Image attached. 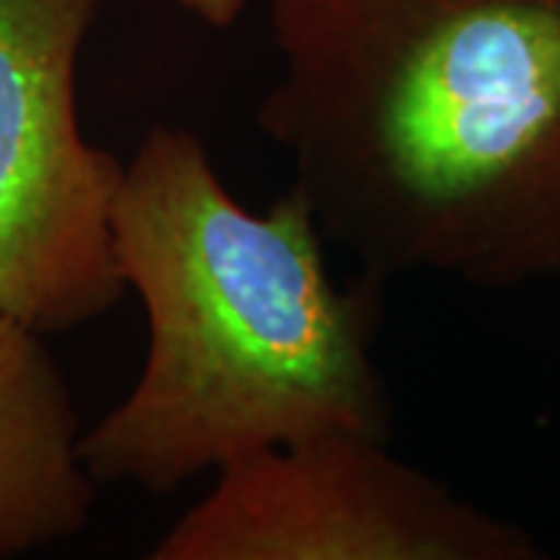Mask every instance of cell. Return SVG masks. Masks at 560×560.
Returning <instances> with one entry per match:
<instances>
[{"mask_svg": "<svg viewBox=\"0 0 560 560\" xmlns=\"http://www.w3.org/2000/svg\"><path fill=\"white\" fill-rule=\"evenodd\" d=\"M261 135L368 278H560V0H268Z\"/></svg>", "mask_w": 560, "mask_h": 560, "instance_id": "obj_1", "label": "cell"}, {"mask_svg": "<svg viewBox=\"0 0 560 560\" xmlns=\"http://www.w3.org/2000/svg\"><path fill=\"white\" fill-rule=\"evenodd\" d=\"M113 237L150 342L128 396L81 433L97 486L168 495L320 433L389 436L371 352L381 280L334 283L318 221L293 187L256 212L194 131L156 125L125 162Z\"/></svg>", "mask_w": 560, "mask_h": 560, "instance_id": "obj_2", "label": "cell"}, {"mask_svg": "<svg viewBox=\"0 0 560 560\" xmlns=\"http://www.w3.org/2000/svg\"><path fill=\"white\" fill-rule=\"evenodd\" d=\"M103 0H0V315L35 334L103 318L128 293L113 206L121 165L75 109Z\"/></svg>", "mask_w": 560, "mask_h": 560, "instance_id": "obj_3", "label": "cell"}, {"mask_svg": "<svg viewBox=\"0 0 560 560\" xmlns=\"http://www.w3.org/2000/svg\"><path fill=\"white\" fill-rule=\"evenodd\" d=\"M517 523L396 458L386 440L320 433L215 474L153 560H539Z\"/></svg>", "mask_w": 560, "mask_h": 560, "instance_id": "obj_4", "label": "cell"}, {"mask_svg": "<svg viewBox=\"0 0 560 560\" xmlns=\"http://www.w3.org/2000/svg\"><path fill=\"white\" fill-rule=\"evenodd\" d=\"M81 420L40 334L0 315V560L81 533L97 482Z\"/></svg>", "mask_w": 560, "mask_h": 560, "instance_id": "obj_5", "label": "cell"}, {"mask_svg": "<svg viewBox=\"0 0 560 560\" xmlns=\"http://www.w3.org/2000/svg\"><path fill=\"white\" fill-rule=\"evenodd\" d=\"M175 3L212 28L234 25L243 16V10L249 7V0H175Z\"/></svg>", "mask_w": 560, "mask_h": 560, "instance_id": "obj_6", "label": "cell"}]
</instances>
